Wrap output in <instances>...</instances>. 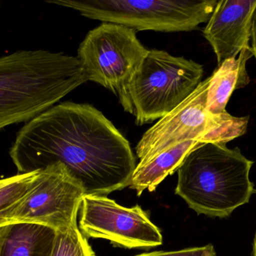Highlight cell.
I'll return each mask as SVG.
<instances>
[{"mask_svg": "<svg viewBox=\"0 0 256 256\" xmlns=\"http://www.w3.org/2000/svg\"><path fill=\"white\" fill-rule=\"evenodd\" d=\"M18 174L63 164L86 195H106L130 184L136 159L129 141L88 104L54 105L25 123L9 151Z\"/></svg>", "mask_w": 256, "mask_h": 256, "instance_id": "obj_1", "label": "cell"}, {"mask_svg": "<svg viewBox=\"0 0 256 256\" xmlns=\"http://www.w3.org/2000/svg\"><path fill=\"white\" fill-rule=\"evenodd\" d=\"M87 81L78 57L44 50L0 56V129L28 123Z\"/></svg>", "mask_w": 256, "mask_h": 256, "instance_id": "obj_2", "label": "cell"}, {"mask_svg": "<svg viewBox=\"0 0 256 256\" xmlns=\"http://www.w3.org/2000/svg\"><path fill=\"white\" fill-rule=\"evenodd\" d=\"M226 144H200L178 169L176 193L198 214L228 217L256 192L250 179L254 162Z\"/></svg>", "mask_w": 256, "mask_h": 256, "instance_id": "obj_3", "label": "cell"}, {"mask_svg": "<svg viewBox=\"0 0 256 256\" xmlns=\"http://www.w3.org/2000/svg\"><path fill=\"white\" fill-rule=\"evenodd\" d=\"M200 63L152 50L143 60L122 94L118 97L136 124L152 123L178 106L202 82Z\"/></svg>", "mask_w": 256, "mask_h": 256, "instance_id": "obj_4", "label": "cell"}, {"mask_svg": "<svg viewBox=\"0 0 256 256\" xmlns=\"http://www.w3.org/2000/svg\"><path fill=\"white\" fill-rule=\"evenodd\" d=\"M210 76L202 81L182 103L146 131L136 147L140 162L188 141L222 143L244 135L250 117H237L230 113L212 114L207 110Z\"/></svg>", "mask_w": 256, "mask_h": 256, "instance_id": "obj_5", "label": "cell"}, {"mask_svg": "<svg viewBox=\"0 0 256 256\" xmlns=\"http://www.w3.org/2000/svg\"><path fill=\"white\" fill-rule=\"evenodd\" d=\"M88 19L134 30L189 32L208 22L218 0H48Z\"/></svg>", "mask_w": 256, "mask_h": 256, "instance_id": "obj_6", "label": "cell"}, {"mask_svg": "<svg viewBox=\"0 0 256 256\" xmlns=\"http://www.w3.org/2000/svg\"><path fill=\"white\" fill-rule=\"evenodd\" d=\"M148 51L137 39L134 29L102 23L81 42L78 59L88 81L109 89L118 98Z\"/></svg>", "mask_w": 256, "mask_h": 256, "instance_id": "obj_7", "label": "cell"}, {"mask_svg": "<svg viewBox=\"0 0 256 256\" xmlns=\"http://www.w3.org/2000/svg\"><path fill=\"white\" fill-rule=\"evenodd\" d=\"M85 195L82 183L63 164H52L39 170L34 187L15 209L9 224H39L56 231H67L78 224Z\"/></svg>", "mask_w": 256, "mask_h": 256, "instance_id": "obj_8", "label": "cell"}, {"mask_svg": "<svg viewBox=\"0 0 256 256\" xmlns=\"http://www.w3.org/2000/svg\"><path fill=\"white\" fill-rule=\"evenodd\" d=\"M80 230L86 238L105 239L126 249L160 246V230L138 205L126 207L104 195H85L80 207Z\"/></svg>", "mask_w": 256, "mask_h": 256, "instance_id": "obj_9", "label": "cell"}, {"mask_svg": "<svg viewBox=\"0 0 256 256\" xmlns=\"http://www.w3.org/2000/svg\"><path fill=\"white\" fill-rule=\"evenodd\" d=\"M256 0H220L203 30L216 54L218 66L236 58L250 45Z\"/></svg>", "mask_w": 256, "mask_h": 256, "instance_id": "obj_10", "label": "cell"}, {"mask_svg": "<svg viewBox=\"0 0 256 256\" xmlns=\"http://www.w3.org/2000/svg\"><path fill=\"white\" fill-rule=\"evenodd\" d=\"M57 231L34 223H12L0 228V256H51Z\"/></svg>", "mask_w": 256, "mask_h": 256, "instance_id": "obj_11", "label": "cell"}, {"mask_svg": "<svg viewBox=\"0 0 256 256\" xmlns=\"http://www.w3.org/2000/svg\"><path fill=\"white\" fill-rule=\"evenodd\" d=\"M254 57L251 45L242 50L238 58L226 60L210 76L207 96V110L212 114L227 112V104L233 92L250 82L246 71L248 60Z\"/></svg>", "mask_w": 256, "mask_h": 256, "instance_id": "obj_12", "label": "cell"}, {"mask_svg": "<svg viewBox=\"0 0 256 256\" xmlns=\"http://www.w3.org/2000/svg\"><path fill=\"white\" fill-rule=\"evenodd\" d=\"M202 143L188 141L174 146L136 166L129 187L140 195L143 191L153 192L170 174L178 169L188 153Z\"/></svg>", "mask_w": 256, "mask_h": 256, "instance_id": "obj_13", "label": "cell"}, {"mask_svg": "<svg viewBox=\"0 0 256 256\" xmlns=\"http://www.w3.org/2000/svg\"><path fill=\"white\" fill-rule=\"evenodd\" d=\"M38 171L0 180V228L8 225L10 216L31 192Z\"/></svg>", "mask_w": 256, "mask_h": 256, "instance_id": "obj_14", "label": "cell"}, {"mask_svg": "<svg viewBox=\"0 0 256 256\" xmlns=\"http://www.w3.org/2000/svg\"><path fill=\"white\" fill-rule=\"evenodd\" d=\"M51 256H96V254L76 224L67 231H57Z\"/></svg>", "mask_w": 256, "mask_h": 256, "instance_id": "obj_15", "label": "cell"}, {"mask_svg": "<svg viewBox=\"0 0 256 256\" xmlns=\"http://www.w3.org/2000/svg\"><path fill=\"white\" fill-rule=\"evenodd\" d=\"M136 256H216V252L213 245L209 244L201 247L189 248L171 252L160 251L140 254Z\"/></svg>", "mask_w": 256, "mask_h": 256, "instance_id": "obj_16", "label": "cell"}, {"mask_svg": "<svg viewBox=\"0 0 256 256\" xmlns=\"http://www.w3.org/2000/svg\"><path fill=\"white\" fill-rule=\"evenodd\" d=\"M250 42L252 52H254V57H255V58L256 59V9L255 12H254V19H252Z\"/></svg>", "mask_w": 256, "mask_h": 256, "instance_id": "obj_17", "label": "cell"}, {"mask_svg": "<svg viewBox=\"0 0 256 256\" xmlns=\"http://www.w3.org/2000/svg\"><path fill=\"white\" fill-rule=\"evenodd\" d=\"M252 255L256 256V233L255 235V238H254V245H252Z\"/></svg>", "mask_w": 256, "mask_h": 256, "instance_id": "obj_18", "label": "cell"}]
</instances>
